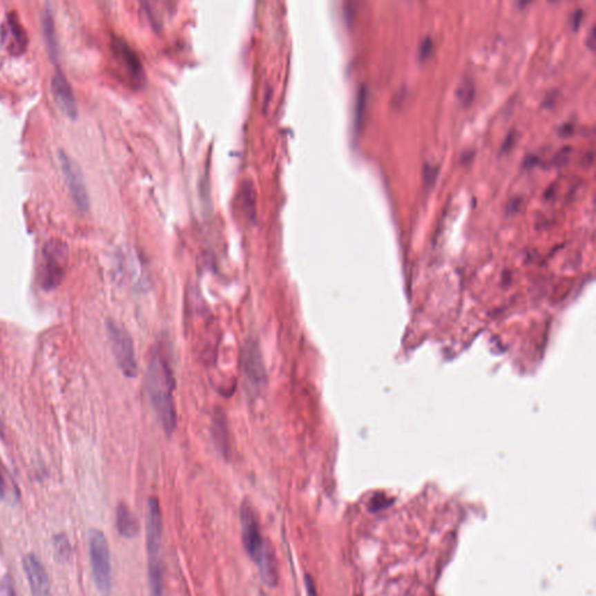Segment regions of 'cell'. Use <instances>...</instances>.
<instances>
[{
    "label": "cell",
    "instance_id": "cell-1",
    "mask_svg": "<svg viewBox=\"0 0 596 596\" xmlns=\"http://www.w3.org/2000/svg\"><path fill=\"white\" fill-rule=\"evenodd\" d=\"M147 389L156 417L167 434L174 432L177 415L174 402V378L167 361L154 354L147 371Z\"/></svg>",
    "mask_w": 596,
    "mask_h": 596
},
{
    "label": "cell",
    "instance_id": "cell-2",
    "mask_svg": "<svg viewBox=\"0 0 596 596\" xmlns=\"http://www.w3.org/2000/svg\"><path fill=\"white\" fill-rule=\"evenodd\" d=\"M69 251L68 246L61 239H50L46 242L42 249L41 261L40 285L46 291H50L64 282L67 271Z\"/></svg>",
    "mask_w": 596,
    "mask_h": 596
},
{
    "label": "cell",
    "instance_id": "cell-3",
    "mask_svg": "<svg viewBox=\"0 0 596 596\" xmlns=\"http://www.w3.org/2000/svg\"><path fill=\"white\" fill-rule=\"evenodd\" d=\"M93 580L102 596H110L112 588L111 555L108 539L100 530H93L89 539Z\"/></svg>",
    "mask_w": 596,
    "mask_h": 596
},
{
    "label": "cell",
    "instance_id": "cell-4",
    "mask_svg": "<svg viewBox=\"0 0 596 596\" xmlns=\"http://www.w3.org/2000/svg\"><path fill=\"white\" fill-rule=\"evenodd\" d=\"M108 339L111 343L112 352L122 374L127 378L137 375V363L134 352V345L130 334L118 323L108 322Z\"/></svg>",
    "mask_w": 596,
    "mask_h": 596
},
{
    "label": "cell",
    "instance_id": "cell-5",
    "mask_svg": "<svg viewBox=\"0 0 596 596\" xmlns=\"http://www.w3.org/2000/svg\"><path fill=\"white\" fill-rule=\"evenodd\" d=\"M146 536H147V551L149 557L148 572L163 570L162 560L160 558L161 543H162V514L160 509L159 501L151 497L147 503V523H146Z\"/></svg>",
    "mask_w": 596,
    "mask_h": 596
},
{
    "label": "cell",
    "instance_id": "cell-6",
    "mask_svg": "<svg viewBox=\"0 0 596 596\" xmlns=\"http://www.w3.org/2000/svg\"><path fill=\"white\" fill-rule=\"evenodd\" d=\"M240 519L244 550L256 564L269 543L263 539L254 509L249 503L241 506Z\"/></svg>",
    "mask_w": 596,
    "mask_h": 596
},
{
    "label": "cell",
    "instance_id": "cell-7",
    "mask_svg": "<svg viewBox=\"0 0 596 596\" xmlns=\"http://www.w3.org/2000/svg\"><path fill=\"white\" fill-rule=\"evenodd\" d=\"M59 159L64 177L67 181L68 188H69V191H70L76 206L81 212L88 211L90 204L89 195L86 191V183H84L83 175H81L79 168L64 151H59Z\"/></svg>",
    "mask_w": 596,
    "mask_h": 596
},
{
    "label": "cell",
    "instance_id": "cell-8",
    "mask_svg": "<svg viewBox=\"0 0 596 596\" xmlns=\"http://www.w3.org/2000/svg\"><path fill=\"white\" fill-rule=\"evenodd\" d=\"M1 40L12 55H21L28 47V35L15 12H10L1 26Z\"/></svg>",
    "mask_w": 596,
    "mask_h": 596
},
{
    "label": "cell",
    "instance_id": "cell-9",
    "mask_svg": "<svg viewBox=\"0 0 596 596\" xmlns=\"http://www.w3.org/2000/svg\"><path fill=\"white\" fill-rule=\"evenodd\" d=\"M242 369L252 388L261 389L266 385L267 374L262 356L256 341H249L242 353Z\"/></svg>",
    "mask_w": 596,
    "mask_h": 596
},
{
    "label": "cell",
    "instance_id": "cell-10",
    "mask_svg": "<svg viewBox=\"0 0 596 596\" xmlns=\"http://www.w3.org/2000/svg\"><path fill=\"white\" fill-rule=\"evenodd\" d=\"M50 88H52V98L55 100V104L59 106L61 111L64 112V115H67L71 120L77 118V105H76L74 91L62 71H56L55 75L52 76Z\"/></svg>",
    "mask_w": 596,
    "mask_h": 596
},
{
    "label": "cell",
    "instance_id": "cell-11",
    "mask_svg": "<svg viewBox=\"0 0 596 596\" xmlns=\"http://www.w3.org/2000/svg\"><path fill=\"white\" fill-rule=\"evenodd\" d=\"M112 50L119 64H122V69L126 73L128 79L132 83L140 84L144 79V70L141 67L140 59L131 46L120 37H115L112 42Z\"/></svg>",
    "mask_w": 596,
    "mask_h": 596
},
{
    "label": "cell",
    "instance_id": "cell-12",
    "mask_svg": "<svg viewBox=\"0 0 596 596\" xmlns=\"http://www.w3.org/2000/svg\"><path fill=\"white\" fill-rule=\"evenodd\" d=\"M23 567L33 596H50V580L40 560L34 555H27L23 557Z\"/></svg>",
    "mask_w": 596,
    "mask_h": 596
},
{
    "label": "cell",
    "instance_id": "cell-13",
    "mask_svg": "<svg viewBox=\"0 0 596 596\" xmlns=\"http://www.w3.org/2000/svg\"><path fill=\"white\" fill-rule=\"evenodd\" d=\"M259 567L260 575L262 581L269 587H275L278 585V563L275 558V553L271 545H267L266 550L263 551L262 556L260 558L259 561L256 563Z\"/></svg>",
    "mask_w": 596,
    "mask_h": 596
},
{
    "label": "cell",
    "instance_id": "cell-14",
    "mask_svg": "<svg viewBox=\"0 0 596 596\" xmlns=\"http://www.w3.org/2000/svg\"><path fill=\"white\" fill-rule=\"evenodd\" d=\"M115 524L122 537L134 538L139 533V523L126 504L120 503L115 512Z\"/></svg>",
    "mask_w": 596,
    "mask_h": 596
},
{
    "label": "cell",
    "instance_id": "cell-15",
    "mask_svg": "<svg viewBox=\"0 0 596 596\" xmlns=\"http://www.w3.org/2000/svg\"><path fill=\"white\" fill-rule=\"evenodd\" d=\"M42 30H44V35H45L49 55L52 59H56L57 57V40H56L55 23H54V19H52L49 8L46 10L44 17H42Z\"/></svg>",
    "mask_w": 596,
    "mask_h": 596
},
{
    "label": "cell",
    "instance_id": "cell-16",
    "mask_svg": "<svg viewBox=\"0 0 596 596\" xmlns=\"http://www.w3.org/2000/svg\"><path fill=\"white\" fill-rule=\"evenodd\" d=\"M54 550L57 559L67 561L70 559L71 546L67 536L64 533H59L54 537Z\"/></svg>",
    "mask_w": 596,
    "mask_h": 596
},
{
    "label": "cell",
    "instance_id": "cell-17",
    "mask_svg": "<svg viewBox=\"0 0 596 596\" xmlns=\"http://www.w3.org/2000/svg\"><path fill=\"white\" fill-rule=\"evenodd\" d=\"M215 439L217 444L219 445V448L222 450V453L227 452V427L222 422V416H217V421L215 424Z\"/></svg>",
    "mask_w": 596,
    "mask_h": 596
},
{
    "label": "cell",
    "instance_id": "cell-18",
    "mask_svg": "<svg viewBox=\"0 0 596 596\" xmlns=\"http://www.w3.org/2000/svg\"><path fill=\"white\" fill-rule=\"evenodd\" d=\"M456 96L463 105H470L474 98V86L472 84V81L468 79L461 81L459 88L456 90Z\"/></svg>",
    "mask_w": 596,
    "mask_h": 596
},
{
    "label": "cell",
    "instance_id": "cell-19",
    "mask_svg": "<svg viewBox=\"0 0 596 596\" xmlns=\"http://www.w3.org/2000/svg\"><path fill=\"white\" fill-rule=\"evenodd\" d=\"M367 90L366 86H361L356 97V131L360 130L361 122L363 120V113H365V108H366Z\"/></svg>",
    "mask_w": 596,
    "mask_h": 596
},
{
    "label": "cell",
    "instance_id": "cell-20",
    "mask_svg": "<svg viewBox=\"0 0 596 596\" xmlns=\"http://www.w3.org/2000/svg\"><path fill=\"white\" fill-rule=\"evenodd\" d=\"M570 152H572V147L570 146H565L560 149L559 152L553 156V166H556L557 168L565 166L570 160Z\"/></svg>",
    "mask_w": 596,
    "mask_h": 596
},
{
    "label": "cell",
    "instance_id": "cell-21",
    "mask_svg": "<svg viewBox=\"0 0 596 596\" xmlns=\"http://www.w3.org/2000/svg\"><path fill=\"white\" fill-rule=\"evenodd\" d=\"M436 176H437V168L426 164L425 168H424V181H425L426 186H432Z\"/></svg>",
    "mask_w": 596,
    "mask_h": 596
},
{
    "label": "cell",
    "instance_id": "cell-22",
    "mask_svg": "<svg viewBox=\"0 0 596 596\" xmlns=\"http://www.w3.org/2000/svg\"><path fill=\"white\" fill-rule=\"evenodd\" d=\"M432 50V40L430 37H426L425 40L423 41L421 48H419V57L421 59H424L430 55V52Z\"/></svg>",
    "mask_w": 596,
    "mask_h": 596
},
{
    "label": "cell",
    "instance_id": "cell-23",
    "mask_svg": "<svg viewBox=\"0 0 596 596\" xmlns=\"http://www.w3.org/2000/svg\"><path fill=\"white\" fill-rule=\"evenodd\" d=\"M304 585H305V590H307V596H317V590H316L315 581L312 579L311 575L307 574L304 578Z\"/></svg>",
    "mask_w": 596,
    "mask_h": 596
},
{
    "label": "cell",
    "instance_id": "cell-24",
    "mask_svg": "<svg viewBox=\"0 0 596 596\" xmlns=\"http://www.w3.org/2000/svg\"><path fill=\"white\" fill-rule=\"evenodd\" d=\"M515 132H510L509 135L506 137V141H504L503 146H502V152H507V151H509L512 147L514 142H515Z\"/></svg>",
    "mask_w": 596,
    "mask_h": 596
},
{
    "label": "cell",
    "instance_id": "cell-25",
    "mask_svg": "<svg viewBox=\"0 0 596 596\" xmlns=\"http://www.w3.org/2000/svg\"><path fill=\"white\" fill-rule=\"evenodd\" d=\"M1 596H15V590L11 584H5L1 588Z\"/></svg>",
    "mask_w": 596,
    "mask_h": 596
},
{
    "label": "cell",
    "instance_id": "cell-26",
    "mask_svg": "<svg viewBox=\"0 0 596 596\" xmlns=\"http://www.w3.org/2000/svg\"><path fill=\"white\" fill-rule=\"evenodd\" d=\"M5 492H6V485H5L4 477H3L1 468H0V500L4 499Z\"/></svg>",
    "mask_w": 596,
    "mask_h": 596
},
{
    "label": "cell",
    "instance_id": "cell-27",
    "mask_svg": "<svg viewBox=\"0 0 596 596\" xmlns=\"http://www.w3.org/2000/svg\"><path fill=\"white\" fill-rule=\"evenodd\" d=\"M594 40H595V30H592V33H590V35H589L588 40V46L589 48L590 49H594V46H595V44H594Z\"/></svg>",
    "mask_w": 596,
    "mask_h": 596
}]
</instances>
